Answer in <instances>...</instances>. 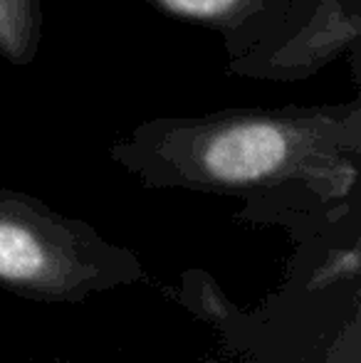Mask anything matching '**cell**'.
I'll return each instance as SVG.
<instances>
[{
	"mask_svg": "<svg viewBox=\"0 0 361 363\" xmlns=\"http://www.w3.org/2000/svg\"><path fill=\"white\" fill-rule=\"evenodd\" d=\"M109 156L149 188L245 196V216L329 211L357 196L361 101L159 116Z\"/></svg>",
	"mask_w": 361,
	"mask_h": 363,
	"instance_id": "1",
	"label": "cell"
},
{
	"mask_svg": "<svg viewBox=\"0 0 361 363\" xmlns=\"http://www.w3.org/2000/svg\"><path fill=\"white\" fill-rule=\"evenodd\" d=\"M139 274L129 252L43 201L0 188V282L40 299H79Z\"/></svg>",
	"mask_w": 361,
	"mask_h": 363,
	"instance_id": "2",
	"label": "cell"
},
{
	"mask_svg": "<svg viewBox=\"0 0 361 363\" xmlns=\"http://www.w3.org/2000/svg\"><path fill=\"white\" fill-rule=\"evenodd\" d=\"M361 0H294L282 23L228 57V72L255 82H304L342 55L359 65Z\"/></svg>",
	"mask_w": 361,
	"mask_h": 363,
	"instance_id": "3",
	"label": "cell"
},
{
	"mask_svg": "<svg viewBox=\"0 0 361 363\" xmlns=\"http://www.w3.org/2000/svg\"><path fill=\"white\" fill-rule=\"evenodd\" d=\"M169 18L198 25L223 40L228 57L250 50L282 23L294 0H139Z\"/></svg>",
	"mask_w": 361,
	"mask_h": 363,
	"instance_id": "4",
	"label": "cell"
},
{
	"mask_svg": "<svg viewBox=\"0 0 361 363\" xmlns=\"http://www.w3.org/2000/svg\"><path fill=\"white\" fill-rule=\"evenodd\" d=\"M43 0H0V57L28 67L43 48Z\"/></svg>",
	"mask_w": 361,
	"mask_h": 363,
	"instance_id": "5",
	"label": "cell"
}]
</instances>
